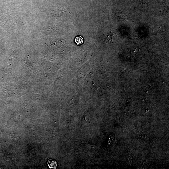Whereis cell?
<instances>
[{
    "label": "cell",
    "mask_w": 169,
    "mask_h": 169,
    "mask_svg": "<svg viewBox=\"0 0 169 169\" xmlns=\"http://www.w3.org/2000/svg\"><path fill=\"white\" fill-rule=\"evenodd\" d=\"M75 41L76 44L78 45H80L83 43L84 39L82 36H78L76 37L75 40Z\"/></svg>",
    "instance_id": "cell-2"
},
{
    "label": "cell",
    "mask_w": 169,
    "mask_h": 169,
    "mask_svg": "<svg viewBox=\"0 0 169 169\" xmlns=\"http://www.w3.org/2000/svg\"><path fill=\"white\" fill-rule=\"evenodd\" d=\"M48 166L50 169L52 168L56 169L57 166V164L56 161L49 159L47 162Z\"/></svg>",
    "instance_id": "cell-1"
}]
</instances>
